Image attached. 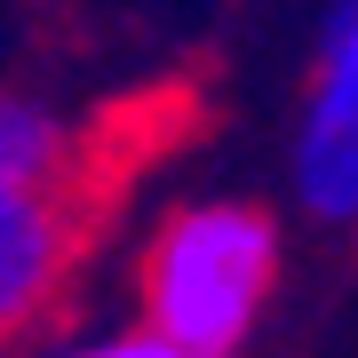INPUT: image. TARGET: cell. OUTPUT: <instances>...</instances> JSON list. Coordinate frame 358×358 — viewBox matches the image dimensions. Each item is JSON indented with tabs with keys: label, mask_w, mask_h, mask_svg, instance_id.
Listing matches in <instances>:
<instances>
[{
	"label": "cell",
	"mask_w": 358,
	"mask_h": 358,
	"mask_svg": "<svg viewBox=\"0 0 358 358\" xmlns=\"http://www.w3.org/2000/svg\"><path fill=\"white\" fill-rule=\"evenodd\" d=\"M287 192L310 223L358 231V0H327L319 16V64L287 143Z\"/></svg>",
	"instance_id": "2"
},
{
	"label": "cell",
	"mask_w": 358,
	"mask_h": 358,
	"mask_svg": "<svg viewBox=\"0 0 358 358\" xmlns=\"http://www.w3.org/2000/svg\"><path fill=\"white\" fill-rule=\"evenodd\" d=\"M88 231H96V183L0 192V343H16L64 294L72 263L88 255Z\"/></svg>",
	"instance_id": "3"
},
{
	"label": "cell",
	"mask_w": 358,
	"mask_h": 358,
	"mask_svg": "<svg viewBox=\"0 0 358 358\" xmlns=\"http://www.w3.org/2000/svg\"><path fill=\"white\" fill-rule=\"evenodd\" d=\"M279 287V223L247 199H192L159 215L136 263L143 327L192 358H239Z\"/></svg>",
	"instance_id": "1"
},
{
	"label": "cell",
	"mask_w": 358,
	"mask_h": 358,
	"mask_svg": "<svg viewBox=\"0 0 358 358\" xmlns=\"http://www.w3.org/2000/svg\"><path fill=\"white\" fill-rule=\"evenodd\" d=\"M96 183V136L32 96H0V192Z\"/></svg>",
	"instance_id": "4"
},
{
	"label": "cell",
	"mask_w": 358,
	"mask_h": 358,
	"mask_svg": "<svg viewBox=\"0 0 358 358\" xmlns=\"http://www.w3.org/2000/svg\"><path fill=\"white\" fill-rule=\"evenodd\" d=\"M56 358H192V350H176L152 327H128V334H103V343H72V350H56Z\"/></svg>",
	"instance_id": "5"
}]
</instances>
